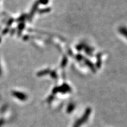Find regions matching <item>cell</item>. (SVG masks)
I'll list each match as a JSON object with an SVG mask.
<instances>
[{
    "label": "cell",
    "instance_id": "obj_18",
    "mask_svg": "<svg viewBox=\"0 0 127 127\" xmlns=\"http://www.w3.org/2000/svg\"><path fill=\"white\" fill-rule=\"evenodd\" d=\"M13 22H14L13 19H10V20L8 21V23H7L8 26H10V25L12 24V23H13Z\"/></svg>",
    "mask_w": 127,
    "mask_h": 127
},
{
    "label": "cell",
    "instance_id": "obj_1",
    "mask_svg": "<svg viewBox=\"0 0 127 127\" xmlns=\"http://www.w3.org/2000/svg\"><path fill=\"white\" fill-rule=\"evenodd\" d=\"M71 91V87H69L68 84H64L62 86L55 87V88H54L52 93H53V94H55L57 93H58V92H60V93H68V92H70Z\"/></svg>",
    "mask_w": 127,
    "mask_h": 127
},
{
    "label": "cell",
    "instance_id": "obj_8",
    "mask_svg": "<svg viewBox=\"0 0 127 127\" xmlns=\"http://www.w3.org/2000/svg\"><path fill=\"white\" fill-rule=\"evenodd\" d=\"M67 62H68L67 58H66V57H64V58H63V61L61 62V67L62 68L65 67V66H66V64H67Z\"/></svg>",
    "mask_w": 127,
    "mask_h": 127
},
{
    "label": "cell",
    "instance_id": "obj_15",
    "mask_svg": "<svg viewBox=\"0 0 127 127\" xmlns=\"http://www.w3.org/2000/svg\"><path fill=\"white\" fill-rule=\"evenodd\" d=\"M74 105H73L72 104H70L69 105V107H68V111H71L73 109H74Z\"/></svg>",
    "mask_w": 127,
    "mask_h": 127
},
{
    "label": "cell",
    "instance_id": "obj_2",
    "mask_svg": "<svg viewBox=\"0 0 127 127\" xmlns=\"http://www.w3.org/2000/svg\"><path fill=\"white\" fill-rule=\"evenodd\" d=\"M12 95L15 96V98H18L21 101H25L27 99V96L25 95V94L21 93L19 91H13L12 92Z\"/></svg>",
    "mask_w": 127,
    "mask_h": 127
},
{
    "label": "cell",
    "instance_id": "obj_11",
    "mask_svg": "<svg viewBox=\"0 0 127 127\" xmlns=\"http://www.w3.org/2000/svg\"><path fill=\"white\" fill-rule=\"evenodd\" d=\"M85 50H86V53L87 54L90 55H92V50L90 48H89L88 47H85Z\"/></svg>",
    "mask_w": 127,
    "mask_h": 127
},
{
    "label": "cell",
    "instance_id": "obj_17",
    "mask_svg": "<svg viewBox=\"0 0 127 127\" xmlns=\"http://www.w3.org/2000/svg\"><path fill=\"white\" fill-rule=\"evenodd\" d=\"M51 75V77L52 78H55L57 77V74H56V72H55V71H52Z\"/></svg>",
    "mask_w": 127,
    "mask_h": 127
},
{
    "label": "cell",
    "instance_id": "obj_7",
    "mask_svg": "<svg viewBox=\"0 0 127 127\" xmlns=\"http://www.w3.org/2000/svg\"><path fill=\"white\" fill-rule=\"evenodd\" d=\"M50 72V69H45V70L40 71L37 74V75L38 76H42V75H45V74H48V73Z\"/></svg>",
    "mask_w": 127,
    "mask_h": 127
},
{
    "label": "cell",
    "instance_id": "obj_19",
    "mask_svg": "<svg viewBox=\"0 0 127 127\" xmlns=\"http://www.w3.org/2000/svg\"><path fill=\"white\" fill-rule=\"evenodd\" d=\"M2 68H1V64H0V77H1V76L2 75Z\"/></svg>",
    "mask_w": 127,
    "mask_h": 127
},
{
    "label": "cell",
    "instance_id": "obj_5",
    "mask_svg": "<svg viewBox=\"0 0 127 127\" xmlns=\"http://www.w3.org/2000/svg\"><path fill=\"white\" fill-rule=\"evenodd\" d=\"M119 32L121 35L124 36L127 39V28L125 27H121L119 28Z\"/></svg>",
    "mask_w": 127,
    "mask_h": 127
},
{
    "label": "cell",
    "instance_id": "obj_12",
    "mask_svg": "<svg viewBox=\"0 0 127 127\" xmlns=\"http://www.w3.org/2000/svg\"><path fill=\"white\" fill-rule=\"evenodd\" d=\"M38 2L39 4L46 5L48 3L49 0H38Z\"/></svg>",
    "mask_w": 127,
    "mask_h": 127
},
{
    "label": "cell",
    "instance_id": "obj_13",
    "mask_svg": "<svg viewBox=\"0 0 127 127\" xmlns=\"http://www.w3.org/2000/svg\"><path fill=\"white\" fill-rule=\"evenodd\" d=\"M25 17H26V15H22L20 17V18H19L18 20H17V21H20V22L23 21H24V20H25Z\"/></svg>",
    "mask_w": 127,
    "mask_h": 127
},
{
    "label": "cell",
    "instance_id": "obj_4",
    "mask_svg": "<svg viewBox=\"0 0 127 127\" xmlns=\"http://www.w3.org/2000/svg\"><path fill=\"white\" fill-rule=\"evenodd\" d=\"M39 2L38 1H37L35 3L34 5H33L32 7V8L31 12H30V17H32L33 15H34V14H35V12L36 11V10L38 9V5H39Z\"/></svg>",
    "mask_w": 127,
    "mask_h": 127
},
{
    "label": "cell",
    "instance_id": "obj_20",
    "mask_svg": "<svg viewBox=\"0 0 127 127\" xmlns=\"http://www.w3.org/2000/svg\"><path fill=\"white\" fill-rule=\"evenodd\" d=\"M1 37H0V42H1Z\"/></svg>",
    "mask_w": 127,
    "mask_h": 127
},
{
    "label": "cell",
    "instance_id": "obj_10",
    "mask_svg": "<svg viewBox=\"0 0 127 127\" xmlns=\"http://www.w3.org/2000/svg\"><path fill=\"white\" fill-rule=\"evenodd\" d=\"M50 11V8H46L40 9L39 11V13H45V12H48Z\"/></svg>",
    "mask_w": 127,
    "mask_h": 127
},
{
    "label": "cell",
    "instance_id": "obj_14",
    "mask_svg": "<svg viewBox=\"0 0 127 127\" xmlns=\"http://www.w3.org/2000/svg\"><path fill=\"white\" fill-rule=\"evenodd\" d=\"M76 58H77L78 61H81V60H82V59H83V57H82V55H81L78 54L77 56H76Z\"/></svg>",
    "mask_w": 127,
    "mask_h": 127
},
{
    "label": "cell",
    "instance_id": "obj_6",
    "mask_svg": "<svg viewBox=\"0 0 127 127\" xmlns=\"http://www.w3.org/2000/svg\"><path fill=\"white\" fill-rule=\"evenodd\" d=\"M101 64H102V62H101V54H98L97 55V62H96V66L98 68H101Z\"/></svg>",
    "mask_w": 127,
    "mask_h": 127
},
{
    "label": "cell",
    "instance_id": "obj_16",
    "mask_svg": "<svg viewBox=\"0 0 127 127\" xmlns=\"http://www.w3.org/2000/svg\"><path fill=\"white\" fill-rule=\"evenodd\" d=\"M9 32V28H5L4 29V31H2V34H7L8 32Z\"/></svg>",
    "mask_w": 127,
    "mask_h": 127
},
{
    "label": "cell",
    "instance_id": "obj_3",
    "mask_svg": "<svg viewBox=\"0 0 127 127\" xmlns=\"http://www.w3.org/2000/svg\"><path fill=\"white\" fill-rule=\"evenodd\" d=\"M84 63H85V64L88 66V67L89 68L91 69V70L93 71V72H95V68L94 67V65L93 64V63H92L91 61H89V60L87 59H85L84 60Z\"/></svg>",
    "mask_w": 127,
    "mask_h": 127
},
{
    "label": "cell",
    "instance_id": "obj_9",
    "mask_svg": "<svg viewBox=\"0 0 127 127\" xmlns=\"http://www.w3.org/2000/svg\"><path fill=\"white\" fill-rule=\"evenodd\" d=\"M24 27H25L24 23H21L19 24V25H18V34H19V33H20V35L21 34V32L22 30L24 29Z\"/></svg>",
    "mask_w": 127,
    "mask_h": 127
}]
</instances>
